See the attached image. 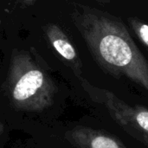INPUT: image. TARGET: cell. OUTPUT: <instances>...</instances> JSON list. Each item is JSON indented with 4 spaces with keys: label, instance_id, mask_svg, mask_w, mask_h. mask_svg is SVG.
Listing matches in <instances>:
<instances>
[{
    "label": "cell",
    "instance_id": "obj_1",
    "mask_svg": "<svg viewBox=\"0 0 148 148\" xmlns=\"http://www.w3.org/2000/svg\"><path fill=\"white\" fill-rule=\"evenodd\" d=\"M72 20L99 67L116 78L125 77L148 93V61L119 17L76 3Z\"/></svg>",
    "mask_w": 148,
    "mask_h": 148
},
{
    "label": "cell",
    "instance_id": "obj_2",
    "mask_svg": "<svg viewBox=\"0 0 148 148\" xmlns=\"http://www.w3.org/2000/svg\"><path fill=\"white\" fill-rule=\"evenodd\" d=\"M7 95L19 110L42 112L55 100L56 87L49 75L23 50H14L6 80Z\"/></svg>",
    "mask_w": 148,
    "mask_h": 148
},
{
    "label": "cell",
    "instance_id": "obj_3",
    "mask_svg": "<svg viewBox=\"0 0 148 148\" xmlns=\"http://www.w3.org/2000/svg\"><path fill=\"white\" fill-rule=\"evenodd\" d=\"M80 82L94 102L103 106L117 124L148 148V108L130 105L112 91L96 87L83 77Z\"/></svg>",
    "mask_w": 148,
    "mask_h": 148
},
{
    "label": "cell",
    "instance_id": "obj_4",
    "mask_svg": "<svg viewBox=\"0 0 148 148\" xmlns=\"http://www.w3.org/2000/svg\"><path fill=\"white\" fill-rule=\"evenodd\" d=\"M64 137L75 148H128L111 133L88 127L77 126L67 131Z\"/></svg>",
    "mask_w": 148,
    "mask_h": 148
},
{
    "label": "cell",
    "instance_id": "obj_5",
    "mask_svg": "<svg viewBox=\"0 0 148 148\" xmlns=\"http://www.w3.org/2000/svg\"><path fill=\"white\" fill-rule=\"evenodd\" d=\"M44 31L50 45L63 62L73 71L79 80L82 78V60L75 46L63 30L58 25L49 23L44 27Z\"/></svg>",
    "mask_w": 148,
    "mask_h": 148
},
{
    "label": "cell",
    "instance_id": "obj_6",
    "mask_svg": "<svg viewBox=\"0 0 148 148\" xmlns=\"http://www.w3.org/2000/svg\"><path fill=\"white\" fill-rule=\"evenodd\" d=\"M127 21L138 39L148 49V23L136 16L128 17Z\"/></svg>",
    "mask_w": 148,
    "mask_h": 148
},
{
    "label": "cell",
    "instance_id": "obj_7",
    "mask_svg": "<svg viewBox=\"0 0 148 148\" xmlns=\"http://www.w3.org/2000/svg\"><path fill=\"white\" fill-rule=\"evenodd\" d=\"M19 1L25 5H29V4H32L33 2H35L36 0H19Z\"/></svg>",
    "mask_w": 148,
    "mask_h": 148
},
{
    "label": "cell",
    "instance_id": "obj_8",
    "mask_svg": "<svg viewBox=\"0 0 148 148\" xmlns=\"http://www.w3.org/2000/svg\"><path fill=\"white\" fill-rule=\"evenodd\" d=\"M99 3H109L110 0H96Z\"/></svg>",
    "mask_w": 148,
    "mask_h": 148
}]
</instances>
